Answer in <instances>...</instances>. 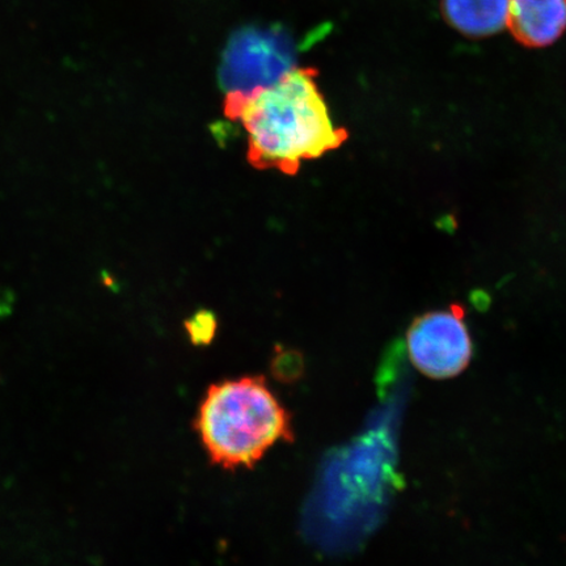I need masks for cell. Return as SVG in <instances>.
Instances as JSON below:
<instances>
[{"label":"cell","mask_w":566,"mask_h":566,"mask_svg":"<svg viewBox=\"0 0 566 566\" xmlns=\"http://www.w3.org/2000/svg\"><path fill=\"white\" fill-rule=\"evenodd\" d=\"M464 310L431 311L416 317L407 332L409 358L423 375L433 379L454 378L470 365L472 339Z\"/></svg>","instance_id":"cell-4"},{"label":"cell","mask_w":566,"mask_h":566,"mask_svg":"<svg viewBox=\"0 0 566 566\" xmlns=\"http://www.w3.org/2000/svg\"><path fill=\"white\" fill-rule=\"evenodd\" d=\"M224 112L242 124L248 159L260 169L294 175L302 161L321 158L348 139V132L332 122L313 69L295 67L272 86L228 95Z\"/></svg>","instance_id":"cell-1"},{"label":"cell","mask_w":566,"mask_h":566,"mask_svg":"<svg viewBox=\"0 0 566 566\" xmlns=\"http://www.w3.org/2000/svg\"><path fill=\"white\" fill-rule=\"evenodd\" d=\"M442 17L469 38H488L506 27L507 0H441Z\"/></svg>","instance_id":"cell-6"},{"label":"cell","mask_w":566,"mask_h":566,"mask_svg":"<svg viewBox=\"0 0 566 566\" xmlns=\"http://www.w3.org/2000/svg\"><path fill=\"white\" fill-rule=\"evenodd\" d=\"M506 27L526 48H547L566 31V0H507Z\"/></svg>","instance_id":"cell-5"},{"label":"cell","mask_w":566,"mask_h":566,"mask_svg":"<svg viewBox=\"0 0 566 566\" xmlns=\"http://www.w3.org/2000/svg\"><path fill=\"white\" fill-rule=\"evenodd\" d=\"M295 61V42L285 28L247 25L226 45L219 77L226 94L247 95L282 80Z\"/></svg>","instance_id":"cell-3"},{"label":"cell","mask_w":566,"mask_h":566,"mask_svg":"<svg viewBox=\"0 0 566 566\" xmlns=\"http://www.w3.org/2000/svg\"><path fill=\"white\" fill-rule=\"evenodd\" d=\"M212 463L252 469L280 441L292 442V419L263 377L212 385L195 422Z\"/></svg>","instance_id":"cell-2"}]
</instances>
